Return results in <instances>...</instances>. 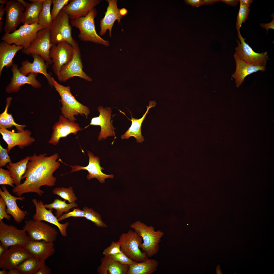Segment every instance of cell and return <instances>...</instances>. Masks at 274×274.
<instances>
[{"label":"cell","mask_w":274,"mask_h":274,"mask_svg":"<svg viewBox=\"0 0 274 274\" xmlns=\"http://www.w3.org/2000/svg\"><path fill=\"white\" fill-rule=\"evenodd\" d=\"M17 1L20 3L25 7L29 3L28 2L23 0H17Z\"/></svg>","instance_id":"obj_57"},{"label":"cell","mask_w":274,"mask_h":274,"mask_svg":"<svg viewBox=\"0 0 274 274\" xmlns=\"http://www.w3.org/2000/svg\"><path fill=\"white\" fill-rule=\"evenodd\" d=\"M106 1L108 2V5L104 16L100 21L99 34L102 36L108 30L109 36L111 37L112 28L115 21L117 20L118 23H120L121 19L127 13V11L125 8L118 9L116 0Z\"/></svg>","instance_id":"obj_18"},{"label":"cell","mask_w":274,"mask_h":274,"mask_svg":"<svg viewBox=\"0 0 274 274\" xmlns=\"http://www.w3.org/2000/svg\"><path fill=\"white\" fill-rule=\"evenodd\" d=\"M130 227L142 237L143 242L139 247L148 257H151L158 253L159 244L164 235L163 232L160 230L156 231L153 226H148L139 221L132 224Z\"/></svg>","instance_id":"obj_3"},{"label":"cell","mask_w":274,"mask_h":274,"mask_svg":"<svg viewBox=\"0 0 274 274\" xmlns=\"http://www.w3.org/2000/svg\"><path fill=\"white\" fill-rule=\"evenodd\" d=\"M52 4V0H44L42 2V8L39 15L38 24L45 28H50L53 21L50 12Z\"/></svg>","instance_id":"obj_37"},{"label":"cell","mask_w":274,"mask_h":274,"mask_svg":"<svg viewBox=\"0 0 274 274\" xmlns=\"http://www.w3.org/2000/svg\"><path fill=\"white\" fill-rule=\"evenodd\" d=\"M31 256L24 247L19 245L11 246L0 256V268L8 270L16 268Z\"/></svg>","instance_id":"obj_17"},{"label":"cell","mask_w":274,"mask_h":274,"mask_svg":"<svg viewBox=\"0 0 274 274\" xmlns=\"http://www.w3.org/2000/svg\"><path fill=\"white\" fill-rule=\"evenodd\" d=\"M53 132L48 143L54 145L58 144L61 138L66 137L72 133L76 135L81 130L78 124L74 121L67 119L62 115L60 116L59 121L53 127Z\"/></svg>","instance_id":"obj_19"},{"label":"cell","mask_w":274,"mask_h":274,"mask_svg":"<svg viewBox=\"0 0 274 274\" xmlns=\"http://www.w3.org/2000/svg\"><path fill=\"white\" fill-rule=\"evenodd\" d=\"M260 26L262 28L265 29L266 30L267 33L268 30L269 29H274V18L273 17L272 21L268 23H261Z\"/></svg>","instance_id":"obj_50"},{"label":"cell","mask_w":274,"mask_h":274,"mask_svg":"<svg viewBox=\"0 0 274 274\" xmlns=\"http://www.w3.org/2000/svg\"><path fill=\"white\" fill-rule=\"evenodd\" d=\"M51 270L45 264V262L40 266L36 274H51Z\"/></svg>","instance_id":"obj_48"},{"label":"cell","mask_w":274,"mask_h":274,"mask_svg":"<svg viewBox=\"0 0 274 274\" xmlns=\"http://www.w3.org/2000/svg\"><path fill=\"white\" fill-rule=\"evenodd\" d=\"M3 5H0V21L2 19L4 14L6 12Z\"/></svg>","instance_id":"obj_53"},{"label":"cell","mask_w":274,"mask_h":274,"mask_svg":"<svg viewBox=\"0 0 274 274\" xmlns=\"http://www.w3.org/2000/svg\"><path fill=\"white\" fill-rule=\"evenodd\" d=\"M30 158V156H26L18 162L15 163L11 162L6 165L14 180L15 186L21 184L22 177L26 171L27 164Z\"/></svg>","instance_id":"obj_33"},{"label":"cell","mask_w":274,"mask_h":274,"mask_svg":"<svg viewBox=\"0 0 274 274\" xmlns=\"http://www.w3.org/2000/svg\"><path fill=\"white\" fill-rule=\"evenodd\" d=\"M240 3L242 4L246 7L249 8L252 2V0H240Z\"/></svg>","instance_id":"obj_52"},{"label":"cell","mask_w":274,"mask_h":274,"mask_svg":"<svg viewBox=\"0 0 274 274\" xmlns=\"http://www.w3.org/2000/svg\"><path fill=\"white\" fill-rule=\"evenodd\" d=\"M3 22L1 21H0V32H1L3 27Z\"/></svg>","instance_id":"obj_60"},{"label":"cell","mask_w":274,"mask_h":274,"mask_svg":"<svg viewBox=\"0 0 274 274\" xmlns=\"http://www.w3.org/2000/svg\"><path fill=\"white\" fill-rule=\"evenodd\" d=\"M6 206V204L4 200L1 196L0 197V221L2 220L4 218H5L8 220H10L11 216L8 215L7 212Z\"/></svg>","instance_id":"obj_47"},{"label":"cell","mask_w":274,"mask_h":274,"mask_svg":"<svg viewBox=\"0 0 274 274\" xmlns=\"http://www.w3.org/2000/svg\"><path fill=\"white\" fill-rule=\"evenodd\" d=\"M240 42L237 39L238 46L235 48L236 52L239 58L249 64L254 65L265 66L269 59L267 52L257 53L245 41V39L242 36L240 32H237Z\"/></svg>","instance_id":"obj_13"},{"label":"cell","mask_w":274,"mask_h":274,"mask_svg":"<svg viewBox=\"0 0 274 274\" xmlns=\"http://www.w3.org/2000/svg\"><path fill=\"white\" fill-rule=\"evenodd\" d=\"M26 232L23 229H19L0 221V244L6 247L16 245L24 247L31 240Z\"/></svg>","instance_id":"obj_10"},{"label":"cell","mask_w":274,"mask_h":274,"mask_svg":"<svg viewBox=\"0 0 274 274\" xmlns=\"http://www.w3.org/2000/svg\"><path fill=\"white\" fill-rule=\"evenodd\" d=\"M250 11L249 8L246 7L240 3L239 8L236 24V28L237 32H240V29L242 24L247 20Z\"/></svg>","instance_id":"obj_40"},{"label":"cell","mask_w":274,"mask_h":274,"mask_svg":"<svg viewBox=\"0 0 274 274\" xmlns=\"http://www.w3.org/2000/svg\"><path fill=\"white\" fill-rule=\"evenodd\" d=\"M220 1L227 4L233 6L237 5L239 2L238 0H222Z\"/></svg>","instance_id":"obj_51"},{"label":"cell","mask_w":274,"mask_h":274,"mask_svg":"<svg viewBox=\"0 0 274 274\" xmlns=\"http://www.w3.org/2000/svg\"><path fill=\"white\" fill-rule=\"evenodd\" d=\"M53 45L51 42L50 28H45L39 30L29 46L22 49V52L28 55L33 54L39 55L47 64L51 65L53 63L50 57V50Z\"/></svg>","instance_id":"obj_8"},{"label":"cell","mask_w":274,"mask_h":274,"mask_svg":"<svg viewBox=\"0 0 274 274\" xmlns=\"http://www.w3.org/2000/svg\"><path fill=\"white\" fill-rule=\"evenodd\" d=\"M97 109L99 113L98 116L92 118L89 126L93 125L99 126L101 128V131L98 136V140L106 139L109 136H115L114 130L115 129L111 122V108H104L102 106L98 107Z\"/></svg>","instance_id":"obj_21"},{"label":"cell","mask_w":274,"mask_h":274,"mask_svg":"<svg viewBox=\"0 0 274 274\" xmlns=\"http://www.w3.org/2000/svg\"><path fill=\"white\" fill-rule=\"evenodd\" d=\"M204 4L207 5L209 4H213L214 3L219 2V0H203Z\"/></svg>","instance_id":"obj_54"},{"label":"cell","mask_w":274,"mask_h":274,"mask_svg":"<svg viewBox=\"0 0 274 274\" xmlns=\"http://www.w3.org/2000/svg\"><path fill=\"white\" fill-rule=\"evenodd\" d=\"M85 213L83 210L79 208L74 209L73 211L68 212L63 214L60 217L58 218L59 221H62L64 219L71 217L75 218L78 217H84Z\"/></svg>","instance_id":"obj_45"},{"label":"cell","mask_w":274,"mask_h":274,"mask_svg":"<svg viewBox=\"0 0 274 274\" xmlns=\"http://www.w3.org/2000/svg\"><path fill=\"white\" fill-rule=\"evenodd\" d=\"M11 70L12 77L10 82L5 88L6 92L9 93L18 92L21 86L25 84L30 85L35 89L41 87V84L36 79L37 74L31 73L27 76L24 75L19 71L18 66L16 64H13Z\"/></svg>","instance_id":"obj_15"},{"label":"cell","mask_w":274,"mask_h":274,"mask_svg":"<svg viewBox=\"0 0 274 274\" xmlns=\"http://www.w3.org/2000/svg\"><path fill=\"white\" fill-rule=\"evenodd\" d=\"M73 53V47L65 42H61L52 46L50 53L53 63L52 68L59 80L61 68L71 60Z\"/></svg>","instance_id":"obj_12"},{"label":"cell","mask_w":274,"mask_h":274,"mask_svg":"<svg viewBox=\"0 0 274 274\" xmlns=\"http://www.w3.org/2000/svg\"><path fill=\"white\" fill-rule=\"evenodd\" d=\"M23 229L28 233L31 240L44 241L54 242L58 232L56 229L43 221L29 219L25 221Z\"/></svg>","instance_id":"obj_9"},{"label":"cell","mask_w":274,"mask_h":274,"mask_svg":"<svg viewBox=\"0 0 274 274\" xmlns=\"http://www.w3.org/2000/svg\"><path fill=\"white\" fill-rule=\"evenodd\" d=\"M46 155V153L38 155L34 153L30 156L26 170L22 178V180H25L12 190L16 196L20 197L24 194L34 193L41 196L44 192L40 189L41 186L52 187L55 185L57 179L53 174L60 165L57 161L59 155L57 153L49 156Z\"/></svg>","instance_id":"obj_1"},{"label":"cell","mask_w":274,"mask_h":274,"mask_svg":"<svg viewBox=\"0 0 274 274\" xmlns=\"http://www.w3.org/2000/svg\"><path fill=\"white\" fill-rule=\"evenodd\" d=\"M100 0H73L62 10L71 20L85 16L100 2Z\"/></svg>","instance_id":"obj_24"},{"label":"cell","mask_w":274,"mask_h":274,"mask_svg":"<svg viewBox=\"0 0 274 274\" xmlns=\"http://www.w3.org/2000/svg\"><path fill=\"white\" fill-rule=\"evenodd\" d=\"M97 268L99 274H126L129 265H123L115 261L110 255L104 256Z\"/></svg>","instance_id":"obj_28"},{"label":"cell","mask_w":274,"mask_h":274,"mask_svg":"<svg viewBox=\"0 0 274 274\" xmlns=\"http://www.w3.org/2000/svg\"><path fill=\"white\" fill-rule=\"evenodd\" d=\"M25 7L18 1H8L5 7L6 18L4 26L5 33L13 32L16 30L23 21Z\"/></svg>","instance_id":"obj_16"},{"label":"cell","mask_w":274,"mask_h":274,"mask_svg":"<svg viewBox=\"0 0 274 274\" xmlns=\"http://www.w3.org/2000/svg\"><path fill=\"white\" fill-rule=\"evenodd\" d=\"M69 16L62 10L53 20L50 28L51 41L53 44L65 42L73 47L76 42L72 35V28Z\"/></svg>","instance_id":"obj_6"},{"label":"cell","mask_w":274,"mask_h":274,"mask_svg":"<svg viewBox=\"0 0 274 274\" xmlns=\"http://www.w3.org/2000/svg\"><path fill=\"white\" fill-rule=\"evenodd\" d=\"M83 210L85 213L84 217L92 222L97 227L101 228L107 227L106 225L102 221L100 214L93 209L85 206L83 208Z\"/></svg>","instance_id":"obj_39"},{"label":"cell","mask_w":274,"mask_h":274,"mask_svg":"<svg viewBox=\"0 0 274 274\" xmlns=\"http://www.w3.org/2000/svg\"><path fill=\"white\" fill-rule=\"evenodd\" d=\"M14 181L8 170L0 168V184L8 185L14 188Z\"/></svg>","instance_id":"obj_42"},{"label":"cell","mask_w":274,"mask_h":274,"mask_svg":"<svg viewBox=\"0 0 274 274\" xmlns=\"http://www.w3.org/2000/svg\"><path fill=\"white\" fill-rule=\"evenodd\" d=\"M0 133L4 141L7 143V149L9 153L14 147L18 146L20 148L31 145L35 141V139L31 136V132L27 129L22 131L15 132L3 127H0Z\"/></svg>","instance_id":"obj_14"},{"label":"cell","mask_w":274,"mask_h":274,"mask_svg":"<svg viewBox=\"0 0 274 274\" xmlns=\"http://www.w3.org/2000/svg\"><path fill=\"white\" fill-rule=\"evenodd\" d=\"M159 264L157 260L148 258L129 265L126 274H152L157 270Z\"/></svg>","instance_id":"obj_31"},{"label":"cell","mask_w":274,"mask_h":274,"mask_svg":"<svg viewBox=\"0 0 274 274\" xmlns=\"http://www.w3.org/2000/svg\"><path fill=\"white\" fill-rule=\"evenodd\" d=\"M32 201L36 209L35 213L33 216L32 219L37 221H46L55 225L58 228L61 235L63 237H66L67 235V229L69 225V223H60L58 218L53 213V209L47 210L42 201L36 199H33Z\"/></svg>","instance_id":"obj_20"},{"label":"cell","mask_w":274,"mask_h":274,"mask_svg":"<svg viewBox=\"0 0 274 274\" xmlns=\"http://www.w3.org/2000/svg\"><path fill=\"white\" fill-rule=\"evenodd\" d=\"M97 14V10L94 8L86 16L71 20L70 24L79 29L78 37L81 40L108 46L109 41L102 38L96 30L94 19Z\"/></svg>","instance_id":"obj_4"},{"label":"cell","mask_w":274,"mask_h":274,"mask_svg":"<svg viewBox=\"0 0 274 274\" xmlns=\"http://www.w3.org/2000/svg\"><path fill=\"white\" fill-rule=\"evenodd\" d=\"M6 270V269H3V270L0 271V274H7L8 271Z\"/></svg>","instance_id":"obj_58"},{"label":"cell","mask_w":274,"mask_h":274,"mask_svg":"<svg viewBox=\"0 0 274 274\" xmlns=\"http://www.w3.org/2000/svg\"><path fill=\"white\" fill-rule=\"evenodd\" d=\"M44 0H29L32 2L26 7L22 23L24 24H38L39 15L43 7Z\"/></svg>","instance_id":"obj_32"},{"label":"cell","mask_w":274,"mask_h":274,"mask_svg":"<svg viewBox=\"0 0 274 274\" xmlns=\"http://www.w3.org/2000/svg\"><path fill=\"white\" fill-rule=\"evenodd\" d=\"M9 249V248L6 247L0 244V256H1L5 251Z\"/></svg>","instance_id":"obj_56"},{"label":"cell","mask_w":274,"mask_h":274,"mask_svg":"<svg viewBox=\"0 0 274 274\" xmlns=\"http://www.w3.org/2000/svg\"><path fill=\"white\" fill-rule=\"evenodd\" d=\"M7 274H21V273L16 268L8 270Z\"/></svg>","instance_id":"obj_55"},{"label":"cell","mask_w":274,"mask_h":274,"mask_svg":"<svg viewBox=\"0 0 274 274\" xmlns=\"http://www.w3.org/2000/svg\"><path fill=\"white\" fill-rule=\"evenodd\" d=\"M52 80L53 87L61 98L60 101L62 107L60 109L63 117L75 121L76 120L75 116L80 114L85 116L87 118L88 115L90 113L89 108L76 100L71 92L70 87L60 84L53 77Z\"/></svg>","instance_id":"obj_2"},{"label":"cell","mask_w":274,"mask_h":274,"mask_svg":"<svg viewBox=\"0 0 274 274\" xmlns=\"http://www.w3.org/2000/svg\"><path fill=\"white\" fill-rule=\"evenodd\" d=\"M31 56L33 59V62L31 63L27 60L22 62V66L19 68V71L26 76L31 73L42 74L45 76L48 84L53 88L52 74L50 72L48 73L47 72L49 65L46 63L44 59L40 55L33 54Z\"/></svg>","instance_id":"obj_23"},{"label":"cell","mask_w":274,"mask_h":274,"mask_svg":"<svg viewBox=\"0 0 274 274\" xmlns=\"http://www.w3.org/2000/svg\"><path fill=\"white\" fill-rule=\"evenodd\" d=\"M122 251L118 242L113 241L110 246L104 249L102 254L104 256L111 255L120 253Z\"/></svg>","instance_id":"obj_44"},{"label":"cell","mask_w":274,"mask_h":274,"mask_svg":"<svg viewBox=\"0 0 274 274\" xmlns=\"http://www.w3.org/2000/svg\"><path fill=\"white\" fill-rule=\"evenodd\" d=\"M234 58L236 63V69L232 75L235 79L236 86L239 87L242 84L248 75L258 71L264 72L265 66L254 65L247 63L240 59L235 52Z\"/></svg>","instance_id":"obj_26"},{"label":"cell","mask_w":274,"mask_h":274,"mask_svg":"<svg viewBox=\"0 0 274 274\" xmlns=\"http://www.w3.org/2000/svg\"><path fill=\"white\" fill-rule=\"evenodd\" d=\"M110 256L114 260L123 265H129L136 262L129 258L122 251Z\"/></svg>","instance_id":"obj_43"},{"label":"cell","mask_w":274,"mask_h":274,"mask_svg":"<svg viewBox=\"0 0 274 274\" xmlns=\"http://www.w3.org/2000/svg\"><path fill=\"white\" fill-rule=\"evenodd\" d=\"M45 262L31 256L25 260L16 268L21 274H36Z\"/></svg>","instance_id":"obj_35"},{"label":"cell","mask_w":274,"mask_h":274,"mask_svg":"<svg viewBox=\"0 0 274 274\" xmlns=\"http://www.w3.org/2000/svg\"><path fill=\"white\" fill-rule=\"evenodd\" d=\"M65 201V200L63 201L60 199L56 198L52 203L44 205L46 209H55L56 211L55 214L58 218L63 214V213L68 212L71 209L78 206L77 204L75 202L67 204Z\"/></svg>","instance_id":"obj_36"},{"label":"cell","mask_w":274,"mask_h":274,"mask_svg":"<svg viewBox=\"0 0 274 274\" xmlns=\"http://www.w3.org/2000/svg\"><path fill=\"white\" fill-rule=\"evenodd\" d=\"M23 49L22 46L15 44H9L3 41L0 44V76L4 68L11 67L13 64V59L17 53Z\"/></svg>","instance_id":"obj_29"},{"label":"cell","mask_w":274,"mask_h":274,"mask_svg":"<svg viewBox=\"0 0 274 274\" xmlns=\"http://www.w3.org/2000/svg\"><path fill=\"white\" fill-rule=\"evenodd\" d=\"M74 53L71 60L63 66L60 73V81L66 82L74 77H78L86 80L90 81L91 79L83 71V66L82 61L80 49L77 42L73 46Z\"/></svg>","instance_id":"obj_11"},{"label":"cell","mask_w":274,"mask_h":274,"mask_svg":"<svg viewBox=\"0 0 274 274\" xmlns=\"http://www.w3.org/2000/svg\"><path fill=\"white\" fill-rule=\"evenodd\" d=\"M184 1L188 5L197 7L204 4L202 0H185Z\"/></svg>","instance_id":"obj_49"},{"label":"cell","mask_w":274,"mask_h":274,"mask_svg":"<svg viewBox=\"0 0 274 274\" xmlns=\"http://www.w3.org/2000/svg\"><path fill=\"white\" fill-rule=\"evenodd\" d=\"M8 1L7 0H0V4H1L3 5H4L5 4H6Z\"/></svg>","instance_id":"obj_59"},{"label":"cell","mask_w":274,"mask_h":274,"mask_svg":"<svg viewBox=\"0 0 274 274\" xmlns=\"http://www.w3.org/2000/svg\"><path fill=\"white\" fill-rule=\"evenodd\" d=\"M142 237L134 231L129 230L120 236L118 242L121 251L128 257L136 262L143 261L148 258L139 247L142 243Z\"/></svg>","instance_id":"obj_7"},{"label":"cell","mask_w":274,"mask_h":274,"mask_svg":"<svg viewBox=\"0 0 274 274\" xmlns=\"http://www.w3.org/2000/svg\"><path fill=\"white\" fill-rule=\"evenodd\" d=\"M12 100L11 97H8L6 99V104L4 112L0 115V127H3L5 129H10L12 126H15L18 132L24 130L26 127L25 125H19L14 122L11 114L8 113L9 107L10 105Z\"/></svg>","instance_id":"obj_34"},{"label":"cell","mask_w":274,"mask_h":274,"mask_svg":"<svg viewBox=\"0 0 274 274\" xmlns=\"http://www.w3.org/2000/svg\"><path fill=\"white\" fill-rule=\"evenodd\" d=\"M44 28L38 24H24L13 32L5 33L1 40L9 44H13L26 49L36 38L38 31Z\"/></svg>","instance_id":"obj_5"},{"label":"cell","mask_w":274,"mask_h":274,"mask_svg":"<svg viewBox=\"0 0 274 274\" xmlns=\"http://www.w3.org/2000/svg\"><path fill=\"white\" fill-rule=\"evenodd\" d=\"M52 193L53 194L67 200L69 203L74 202L77 199V198L74 193L73 187L72 186L68 188L64 187H57L53 189Z\"/></svg>","instance_id":"obj_38"},{"label":"cell","mask_w":274,"mask_h":274,"mask_svg":"<svg viewBox=\"0 0 274 274\" xmlns=\"http://www.w3.org/2000/svg\"><path fill=\"white\" fill-rule=\"evenodd\" d=\"M7 149L3 148L0 145V167L5 166L7 164L12 162L8 155Z\"/></svg>","instance_id":"obj_46"},{"label":"cell","mask_w":274,"mask_h":274,"mask_svg":"<svg viewBox=\"0 0 274 274\" xmlns=\"http://www.w3.org/2000/svg\"><path fill=\"white\" fill-rule=\"evenodd\" d=\"M87 152L89 157V162L88 165L85 166L79 165H70V166L72 170L70 173L81 170H86L88 173L87 177L88 180H90L95 178L101 183H104L105 179L107 178H113L114 175H107L102 172V170H104V168L100 166V159L98 157L95 156L92 153L89 151L87 150Z\"/></svg>","instance_id":"obj_22"},{"label":"cell","mask_w":274,"mask_h":274,"mask_svg":"<svg viewBox=\"0 0 274 274\" xmlns=\"http://www.w3.org/2000/svg\"><path fill=\"white\" fill-rule=\"evenodd\" d=\"M54 242L31 240L24 247L32 256L45 261L54 253Z\"/></svg>","instance_id":"obj_27"},{"label":"cell","mask_w":274,"mask_h":274,"mask_svg":"<svg viewBox=\"0 0 274 274\" xmlns=\"http://www.w3.org/2000/svg\"><path fill=\"white\" fill-rule=\"evenodd\" d=\"M156 105L155 101H150L148 106H147V109L146 112L141 118L139 119L134 118L131 115V119H130L132 122L131 126L126 132L121 135L122 139H128L130 137L133 136L136 139L137 142L141 143L144 141V137L142 135L141 132V125L149 109L155 107Z\"/></svg>","instance_id":"obj_30"},{"label":"cell","mask_w":274,"mask_h":274,"mask_svg":"<svg viewBox=\"0 0 274 274\" xmlns=\"http://www.w3.org/2000/svg\"><path fill=\"white\" fill-rule=\"evenodd\" d=\"M2 190L0 189V195L6 204L7 213L11 215L17 223H21L25 218L27 212L19 208L16 201L18 200H23L25 199V197L23 196L15 197L12 195L9 192L5 185H2Z\"/></svg>","instance_id":"obj_25"},{"label":"cell","mask_w":274,"mask_h":274,"mask_svg":"<svg viewBox=\"0 0 274 274\" xmlns=\"http://www.w3.org/2000/svg\"><path fill=\"white\" fill-rule=\"evenodd\" d=\"M53 6L51 14L54 20L59 14L63 7L70 1L69 0H52Z\"/></svg>","instance_id":"obj_41"}]
</instances>
